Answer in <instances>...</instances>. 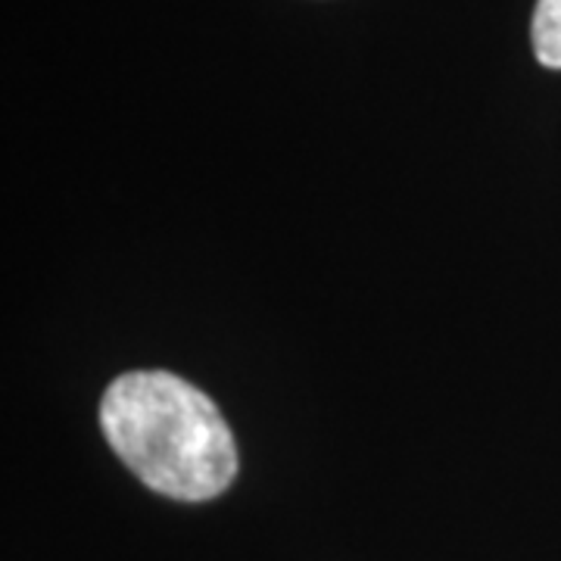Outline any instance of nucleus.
I'll use <instances>...</instances> for the list:
<instances>
[{
    "label": "nucleus",
    "instance_id": "1",
    "mask_svg": "<svg viewBox=\"0 0 561 561\" xmlns=\"http://www.w3.org/2000/svg\"><path fill=\"white\" fill-rule=\"evenodd\" d=\"M101 427L131 474L169 500H216L238 478V443L219 405L172 371L116 378Z\"/></svg>",
    "mask_w": 561,
    "mask_h": 561
},
{
    "label": "nucleus",
    "instance_id": "2",
    "mask_svg": "<svg viewBox=\"0 0 561 561\" xmlns=\"http://www.w3.org/2000/svg\"><path fill=\"white\" fill-rule=\"evenodd\" d=\"M530 35L537 60L546 69H561V0H537Z\"/></svg>",
    "mask_w": 561,
    "mask_h": 561
}]
</instances>
